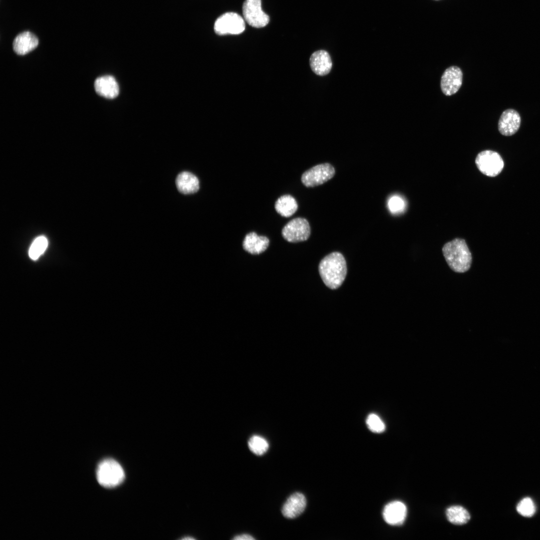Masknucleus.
I'll return each instance as SVG.
<instances>
[{
  "label": "nucleus",
  "instance_id": "f257e3e1",
  "mask_svg": "<svg viewBox=\"0 0 540 540\" xmlns=\"http://www.w3.org/2000/svg\"><path fill=\"white\" fill-rule=\"evenodd\" d=\"M318 270L322 281L331 289L338 288L342 285L347 272L346 260L338 252L325 256L320 261Z\"/></svg>",
  "mask_w": 540,
  "mask_h": 540
},
{
  "label": "nucleus",
  "instance_id": "f03ea898",
  "mask_svg": "<svg viewBox=\"0 0 540 540\" xmlns=\"http://www.w3.org/2000/svg\"><path fill=\"white\" fill-rule=\"evenodd\" d=\"M442 252L448 266L453 271L463 273L470 268L472 256L464 240L456 238L446 242L442 248Z\"/></svg>",
  "mask_w": 540,
  "mask_h": 540
},
{
  "label": "nucleus",
  "instance_id": "7ed1b4c3",
  "mask_svg": "<svg viewBox=\"0 0 540 540\" xmlns=\"http://www.w3.org/2000/svg\"><path fill=\"white\" fill-rule=\"evenodd\" d=\"M124 472L121 465L112 458L104 460L97 467L96 478L104 487L116 486L124 481Z\"/></svg>",
  "mask_w": 540,
  "mask_h": 540
},
{
  "label": "nucleus",
  "instance_id": "20e7f679",
  "mask_svg": "<svg viewBox=\"0 0 540 540\" xmlns=\"http://www.w3.org/2000/svg\"><path fill=\"white\" fill-rule=\"evenodd\" d=\"M245 30L244 19L234 12H226L216 20L214 30L218 35L238 34Z\"/></svg>",
  "mask_w": 540,
  "mask_h": 540
},
{
  "label": "nucleus",
  "instance_id": "39448f33",
  "mask_svg": "<svg viewBox=\"0 0 540 540\" xmlns=\"http://www.w3.org/2000/svg\"><path fill=\"white\" fill-rule=\"evenodd\" d=\"M335 174L334 167L329 163L316 165L303 173L301 180L306 187H314L326 182Z\"/></svg>",
  "mask_w": 540,
  "mask_h": 540
},
{
  "label": "nucleus",
  "instance_id": "423d86ee",
  "mask_svg": "<svg viewBox=\"0 0 540 540\" xmlns=\"http://www.w3.org/2000/svg\"><path fill=\"white\" fill-rule=\"evenodd\" d=\"M476 165L484 174L489 176H498L503 169L504 163L496 152L486 150L480 152L476 158Z\"/></svg>",
  "mask_w": 540,
  "mask_h": 540
},
{
  "label": "nucleus",
  "instance_id": "0eeeda50",
  "mask_svg": "<svg viewBox=\"0 0 540 540\" xmlns=\"http://www.w3.org/2000/svg\"><path fill=\"white\" fill-rule=\"evenodd\" d=\"M282 234L290 242H299L307 240L310 234V227L308 221L302 218H296L290 220L283 228Z\"/></svg>",
  "mask_w": 540,
  "mask_h": 540
},
{
  "label": "nucleus",
  "instance_id": "6e6552de",
  "mask_svg": "<svg viewBox=\"0 0 540 540\" xmlns=\"http://www.w3.org/2000/svg\"><path fill=\"white\" fill-rule=\"evenodd\" d=\"M245 20L252 27L263 28L270 21L269 16L262 8L261 0H246L242 5Z\"/></svg>",
  "mask_w": 540,
  "mask_h": 540
},
{
  "label": "nucleus",
  "instance_id": "1a4fd4ad",
  "mask_svg": "<svg viewBox=\"0 0 540 540\" xmlns=\"http://www.w3.org/2000/svg\"><path fill=\"white\" fill-rule=\"evenodd\" d=\"M462 82V72L458 66H452L446 68L442 74L440 88L446 96L456 93L460 88Z\"/></svg>",
  "mask_w": 540,
  "mask_h": 540
},
{
  "label": "nucleus",
  "instance_id": "9d476101",
  "mask_svg": "<svg viewBox=\"0 0 540 540\" xmlns=\"http://www.w3.org/2000/svg\"><path fill=\"white\" fill-rule=\"evenodd\" d=\"M520 116L516 110L507 109L500 116L498 123L500 133L505 136L516 134L520 128Z\"/></svg>",
  "mask_w": 540,
  "mask_h": 540
},
{
  "label": "nucleus",
  "instance_id": "9b49d317",
  "mask_svg": "<svg viewBox=\"0 0 540 540\" xmlns=\"http://www.w3.org/2000/svg\"><path fill=\"white\" fill-rule=\"evenodd\" d=\"M407 509L405 504L400 501H394L386 504L382 516L386 522L392 526H400L406 516Z\"/></svg>",
  "mask_w": 540,
  "mask_h": 540
},
{
  "label": "nucleus",
  "instance_id": "f8f14e48",
  "mask_svg": "<svg viewBox=\"0 0 540 540\" xmlns=\"http://www.w3.org/2000/svg\"><path fill=\"white\" fill-rule=\"evenodd\" d=\"M306 505V500L304 496L300 492H296L292 494L284 502L282 512L286 518H294L303 512Z\"/></svg>",
  "mask_w": 540,
  "mask_h": 540
},
{
  "label": "nucleus",
  "instance_id": "ddd939ff",
  "mask_svg": "<svg viewBox=\"0 0 540 540\" xmlns=\"http://www.w3.org/2000/svg\"><path fill=\"white\" fill-rule=\"evenodd\" d=\"M310 64L312 72L320 76L328 74L332 66L330 55L324 50H318L312 53L310 58Z\"/></svg>",
  "mask_w": 540,
  "mask_h": 540
},
{
  "label": "nucleus",
  "instance_id": "4468645a",
  "mask_svg": "<svg viewBox=\"0 0 540 540\" xmlns=\"http://www.w3.org/2000/svg\"><path fill=\"white\" fill-rule=\"evenodd\" d=\"M96 92L106 98H114L119 94L120 90L116 79L111 76H104L97 78L94 82Z\"/></svg>",
  "mask_w": 540,
  "mask_h": 540
},
{
  "label": "nucleus",
  "instance_id": "2eb2a0df",
  "mask_svg": "<svg viewBox=\"0 0 540 540\" xmlns=\"http://www.w3.org/2000/svg\"><path fill=\"white\" fill-rule=\"evenodd\" d=\"M269 244L270 240L267 237L258 236L255 232H250L246 236L242 246L248 253L252 255H258L267 250Z\"/></svg>",
  "mask_w": 540,
  "mask_h": 540
},
{
  "label": "nucleus",
  "instance_id": "dca6fc26",
  "mask_svg": "<svg viewBox=\"0 0 540 540\" xmlns=\"http://www.w3.org/2000/svg\"><path fill=\"white\" fill-rule=\"evenodd\" d=\"M38 44L37 37L30 32L18 34L13 42V49L18 55H24L35 49Z\"/></svg>",
  "mask_w": 540,
  "mask_h": 540
},
{
  "label": "nucleus",
  "instance_id": "f3484780",
  "mask_svg": "<svg viewBox=\"0 0 540 540\" xmlns=\"http://www.w3.org/2000/svg\"><path fill=\"white\" fill-rule=\"evenodd\" d=\"M176 183L178 191L184 194L195 193L200 188L198 178L188 172L180 173L176 178Z\"/></svg>",
  "mask_w": 540,
  "mask_h": 540
},
{
  "label": "nucleus",
  "instance_id": "a211bd4d",
  "mask_svg": "<svg viewBox=\"0 0 540 540\" xmlns=\"http://www.w3.org/2000/svg\"><path fill=\"white\" fill-rule=\"evenodd\" d=\"M275 209L278 213L284 217H290L298 210L296 199L290 195L286 194L280 197L276 202Z\"/></svg>",
  "mask_w": 540,
  "mask_h": 540
},
{
  "label": "nucleus",
  "instance_id": "6ab92c4d",
  "mask_svg": "<svg viewBox=\"0 0 540 540\" xmlns=\"http://www.w3.org/2000/svg\"><path fill=\"white\" fill-rule=\"evenodd\" d=\"M448 520L454 524H464L468 522L470 514L463 507L454 506L448 508L446 510Z\"/></svg>",
  "mask_w": 540,
  "mask_h": 540
},
{
  "label": "nucleus",
  "instance_id": "aec40b11",
  "mask_svg": "<svg viewBox=\"0 0 540 540\" xmlns=\"http://www.w3.org/2000/svg\"><path fill=\"white\" fill-rule=\"evenodd\" d=\"M48 245L46 238L44 236L36 238L32 244L28 251L30 258L36 260L44 252Z\"/></svg>",
  "mask_w": 540,
  "mask_h": 540
},
{
  "label": "nucleus",
  "instance_id": "412c9836",
  "mask_svg": "<svg viewBox=\"0 0 540 540\" xmlns=\"http://www.w3.org/2000/svg\"><path fill=\"white\" fill-rule=\"evenodd\" d=\"M250 450L258 456L264 454L268 450L269 444L267 440L259 436H253L248 440Z\"/></svg>",
  "mask_w": 540,
  "mask_h": 540
},
{
  "label": "nucleus",
  "instance_id": "4be33fe9",
  "mask_svg": "<svg viewBox=\"0 0 540 540\" xmlns=\"http://www.w3.org/2000/svg\"><path fill=\"white\" fill-rule=\"evenodd\" d=\"M518 512L524 516L530 517L536 512V506L532 500L528 497L523 498L516 506Z\"/></svg>",
  "mask_w": 540,
  "mask_h": 540
},
{
  "label": "nucleus",
  "instance_id": "5701e85b",
  "mask_svg": "<svg viewBox=\"0 0 540 540\" xmlns=\"http://www.w3.org/2000/svg\"><path fill=\"white\" fill-rule=\"evenodd\" d=\"M366 424L370 430L374 432L380 433L386 428L384 422L374 414H370L368 416Z\"/></svg>",
  "mask_w": 540,
  "mask_h": 540
},
{
  "label": "nucleus",
  "instance_id": "b1692460",
  "mask_svg": "<svg viewBox=\"0 0 540 540\" xmlns=\"http://www.w3.org/2000/svg\"><path fill=\"white\" fill-rule=\"evenodd\" d=\"M406 204L404 199L399 196H393L388 201V209L394 214L403 212L406 208Z\"/></svg>",
  "mask_w": 540,
  "mask_h": 540
},
{
  "label": "nucleus",
  "instance_id": "393cba45",
  "mask_svg": "<svg viewBox=\"0 0 540 540\" xmlns=\"http://www.w3.org/2000/svg\"><path fill=\"white\" fill-rule=\"evenodd\" d=\"M254 539L252 536L248 534L238 535L233 538L234 540H254Z\"/></svg>",
  "mask_w": 540,
  "mask_h": 540
}]
</instances>
